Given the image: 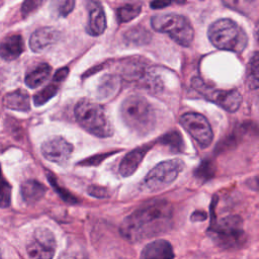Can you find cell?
<instances>
[{"label":"cell","mask_w":259,"mask_h":259,"mask_svg":"<svg viewBox=\"0 0 259 259\" xmlns=\"http://www.w3.org/2000/svg\"><path fill=\"white\" fill-rule=\"evenodd\" d=\"M173 209L167 200H154L137 208L121 223L120 235L136 243L168 231L172 225Z\"/></svg>","instance_id":"cell-1"},{"label":"cell","mask_w":259,"mask_h":259,"mask_svg":"<svg viewBox=\"0 0 259 259\" xmlns=\"http://www.w3.org/2000/svg\"><path fill=\"white\" fill-rule=\"evenodd\" d=\"M120 114L124 123L138 135H148L155 126L154 108L145 97L133 95L125 98L120 107Z\"/></svg>","instance_id":"cell-2"},{"label":"cell","mask_w":259,"mask_h":259,"mask_svg":"<svg viewBox=\"0 0 259 259\" xmlns=\"http://www.w3.org/2000/svg\"><path fill=\"white\" fill-rule=\"evenodd\" d=\"M210 42L220 50L241 53L248 45V35L234 20L222 18L212 22L207 30Z\"/></svg>","instance_id":"cell-3"},{"label":"cell","mask_w":259,"mask_h":259,"mask_svg":"<svg viewBox=\"0 0 259 259\" xmlns=\"http://www.w3.org/2000/svg\"><path fill=\"white\" fill-rule=\"evenodd\" d=\"M78 123L91 135L98 138L112 136L113 128L102 105L88 99H81L74 109Z\"/></svg>","instance_id":"cell-4"},{"label":"cell","mask_w":259,"mask_h":259,"mask_svg":"<svg viewBox=\"0 0 259 259\" xmlns=\"http://www.w3.org/2000/svg\"><path fill=\"white\" fill-rule=\"evenodd\" d=\"M207 233L217 246L225 249L240 247L246 240L243 221L238 215H228L219 221L211 219Z\"/></svg>","instance_id":"cell-5"},{"label":"cell","mask_w":259,"mask_h":259,"mask_svg":"<svg viewBox=\"0 0 259 259\" xmlns=\"http://www.w3.org/2000/svg\"><path fill=\"white\" fill-rule=\"evenodd\" d=\"M152 27L162 33H167L175 42L182 47H189L194 37V29L190 21L177 13H163L151 18Z\"/></svg>","instance_id":"cell-6"},{"label":"cell","mask_w":259,"mask_h":259,"mask_svg":"<svg viewBox=\"0 0 259 259\" xmlns=\"http://www.w3.org/2000/svg\"><path fill=\"white\" fill-rule=\"evenodd\" d=\"M185 164L180 159H171L157 164L142 182V189L156 192L171 185L183 171Z\"/></svg>","instance_id":"cell-7"},{"label":"cell","mask_w":259,"mask_h":259,"mask_svg":"<svg viewBox=\"0 0 259 259\" xmlns=\"http://www.w3.org/2000/svg\"><path fill=\"white\" fill-rule=\"evenodd\" d=\"M191 83L193 88L204 98L218 104L229 112L237 111L242 103V96L236 89L220 90L210 88L198 77L192 78Z\"/></svg>","instance_id":"cell-8"},{"label":"cell","mask_w":259,"mask_h":259,"mask_svg":"<svg viewBox=\"0 0 259 259\" xmlns=\"http://www.w3.org/2000/svg\"><path fill=\"white\" fill-rule=\"evenodd\" d=\"M56 247L54 234L47 228H38L33 232L26 246V252L29 259H53Z\"/></svg>","instance_id":"cell-9"},{"label":"cell","mask_w":259,"mask_h":259,"mask_svg":"<svg viewBox=\"0 0 259 259\" xmlns=\"http://www.w3.org/2000/svg\"><path fill=\"white\" fill-rule=\"evenodd\" d=\"M181 125L202 147H208L213 138V133L208 120L200 113L189 112L181 115Z\"/></svg>","instance_id":"cell-10"},{"label":"cell","mask_w":259,"mask_h":259,"mask_svg":"<svg viewBox=\"0 0 259 259\" xmlns=\"http://www.w3.org/2000/svg\"><path fill=\"white\" fill-rule=\"evenodd\" d=\"M40 151L47 160L53 163L63 164L71 157L73 146L62 137H54L42 143Z\"/></svg>","instance_id":"cell-11"},{"label":"cell","mask_w":259,"mask_h":259,"mask_svg":"<svg viewBox=\"0 0 259 259\" xmlns=\"http://www.w3.org/2000/svg\"><path fill=\"white\" fill-rule=\"evenodd\" d=\"M86 9L88 13L87 32L92 36L102 34L106 28V17L101 3L98 1H87Z\"/></svg>","instance_id":"cell-12"},{"label":"cell","mask_w":259,"mask_h":259,"mask_svg":"<svg viewBox=\"0 0 259 259\" xmlns=\"http://www.w3.org/2000/svg\"><path fill=\"white\" fill-rule=\"evenodd\" d=\"M60 31L54 27H40L31 34L29 39V47L33 52L39 53L56 44L60 39Z\"/></svg>","instance_id":"cell-13"},{"label":"cell","mask_w":259,"mask_h":259,"mask_svg":"<svg viewBox=\"0 0 259 259\" xmlns=\"http://www.w3.org/2000/svg\"><path fill=\"white\" fill-rule=\"evenodd\" d=\"M152 146L144 145L140 148L134 149L130 153H127L121 160L119 164V173L122 177H128L133 175L138 167L140 166L141 162L143 161L144 157L146 156L147 152L151 149Z\"/></svg>","instance_id":"cell-14"},{"label":"cell","mask_w":259,"mask_h":259,"mask_svg":"<svg viewBox=\"0 0 259 259\" xmlns=\"http://www.w3.org/2000/svg\"><path fill=\"white\" fill-rule=\"evenodd\" d=\"M68 74H69V69L68 68L59 69L55 73L52 82L33 96L34 105L35 106H40V105L45 104L46 102H48L51 98H53L57 94L60 84L67 78Z\"/></svg>","instance_id":"cell-15"},{"label":"cell","mask_w":259,"mask_h":259,"mask_svg":"<svg viewBox=\"0 0 259 259\" xmlns=\"http://www.w3.org/2000/svg\"><path fill=\"white\" fill-rule=\"evenodd\" d=\"M174 252L171 244L166 240H155L147 244L142 250L140 259H173Z\"/></svg>","instance_id":"cell-16"},{"label":"cell","mask_w":259,"mask_h":259,"mask_svg":"<svg viewBox=\"0 0 259 259\" xmlns=\"http://www.w3.org/2000/svg\"><path fill=\"white\" fill-rule=\"evenodd\" d=\"M24 50L23 39L20 34H10L0 44V57L5 61L17 59Z\"/></svg>","instance_id":"cell-17"},{"label":"cell","mask_w":259,"mask_h":259,"mask_svg":"<svg viewBox=\"0 0 259 259\" xmlns=\"http://www.w3.org/2000/svg\"><path fill=\"white\" fill-rule=\"evenodd\" d=\"M46 191V186L34 179L25 180L20 186L22 199L28 204H32L40 200L44 197Z\"/></svg>","instance_id":"cell-18"},{"label":"cell","mask_w":259,"mask_h":259,"mask_svg":"<svg viewBox=\"0 0 259 259\" xmlns=\"http://www.w3.org/2000/svg\"><path fill=\"white\" fill-rule=\"evenodd\" d=\"M3 104L6 108L27 112L30 109L29 104V95L26 91L17 89L15 91L7 93L3 97Z\"/></svg>","instance_id":"cell-19"},{"label":"cell","mask_w":259,"mask_h":259,"mask_svg":"<svg viewBox=\"0 0 259 259\" xmlns=\"http://www.w3.org/2000/svg\"><path fill=\"white\" fill-rule=\"evenodd\" d=\"M52 72V68L47 63L38 64L31 71H29L25 76V84L29 88H37L42 83H45L50 77Z\"/></svg>","instance_id":"cell-20"},{"label":"cell","mask_w":259,"mask_h":259,"mask_svg":"<svg viewBox=\"0 0 259 259\" xmlns=\"http://www.w3.org/2000/svg\"><path fill=\"white\" fill-rule=\"evenodd\" d=\"M124 38L127 42H130L132 45L141 46V45L148 44L151 40L152 35L144 27L136 26V27H133V28H131L130 30H127L125 32Z\"/></svg>","instance_id":"cell-21"},{"label":"cell","mask_w":259,"mask_h":259,"mask_svg":"<svg viewBox=\"0 0 259 259\" xmlns=\"http://www.w3.org/2000/svg\"><path fill=\"white\" fill-rule=\"evenodd\" d=\"M258 73H259V57L255 52L251 57L247 68V85L250 89L256 90L258 88Z\"/></svg>","instance_id":"cell-22"},{"label":"cell","mask_w":259,"mask_h":259,"mask_svg":"<svg viewBox=\"0 0 259 259\" xmlns=\"http://www.w3.org/2000/svg\"><path fill=\"white\" fill-rule=\"evenodd\" d=\"M141 10L142 8L140 4H124L116 10L117 20L120 23L128 22L135 19L141 13Z\"/></svg>","instance_id":"cell-23"},{"label":"cell","mask_w":259,"mask_h":259,"mask_svg":"<svg viewBox=\"0 0 259 259\" xmlns=\"http://www.w3.org/2000/svg\"><path fill=\"white\" fill-rule=\"evenodd\" d=\"M160 142L166 146H169L173 151L181 152L184 149V142L182 136L177 131H172L161 137Z\"/></svg>","instance_id":"cell-24"},{"label":"cell","mask_w":259,"mask_h":259,"mask_svg":"<svg viewBox=\"0 0 259 259\" xmlns=\"http://www.w3.org/2000/svg\"><path fill=\"white\" fill-rule=\"evenodd\" d=\"M47 176H48V180L51 183V185L53 186V188L55 189V191L60 195V197L66 201L67 203H71V204H76L78 203V199L72 194L70 193L66 188L61 187V185L58 183L57 178L50 172H47Z\"/></svg>","instance_id":"cell-25"},{"label":"cell","mask_w":259,"mask_h":259,"mask_svg":"<svg viewBox=\"0 0 259 259\" xmlns=\"http://www.w3.org/2000/svg\"><path fill=\"white\" fill-rule=\"evenodd\" d=\"M11 202V185L2 174L0 166V207L5 208Z\"/></svg>","instance_id":"cell-26"},{"label":"cell","mask_w":259,"mask_h":259,"mask_svg":"<svg viewBox=\"0 0 259 259\" xmlns=\"http://www.w3.org/2000/svg\"><path fill=\"white\" fill-rule=\"evenodd\" d=\"M118 80L113 76H104L101 80V84L99 86V94L100 98H107L111 94L114 93V90L117 89Z\"/></svg>","instance_id":"cell-27"},{"label":"cell","mask_w":259,"mask_h":259,"mask_svg":"<svg viewBox=\"0 0 259 259\" xmlns=\"http://www.w3.org/2000/svg\"><path fill=\"white\" fill-rule=\"evenodd\" d=\"M213 171L214 170L212 168V165H211L210 161H203L199 165V167L196 169L195 175H196V177H198L202 180H206V179H209L212 176Z\"/></svg>","instance_id":"cell-28"},{"label":"cell","mask_w":259,"mask_h":259,"mask_svg":"<svg viewBox=\"0 0 259 259\" xmlns=\"http://www.w3.org/2000/svg\"><path fill=\"white\" fill-rule=\"evenodd\" d=\"M112 154H113L112 152L105 153V154H98V155H95V156H93L91 158H87V159L81 161L79 163V165H82V166H96V165L100 164L105 158L109 157Z\"/></svg>","instance_id":"cell-29"},{"label":"cell","mask_w":259,"mask_h":259,"mask_svg":"<svg viewBox=\"0 0 259 259\" xmlns=\"http://www.w3.org/2000/svg\"><path fill=\"white\" fill-rule=\"evenodd\" d=\"M87 192L89 195L96 197V198H105V197L109 196L108 190L101 186H95V185L89 186L87 189Z\"/></svg>","instance_id":"cell-30"},{"label":"cell","mask_w":259,"mask_h":259,"mask_svg":"<svg viewBox=\"0 0 259 259\" xmlns=\"http://www.w3.org/2000/svg\"><path fill=\"white\" fill-rule=\"evenodd\" d=\"M75 6V1L69 0V1H62L58 3V14L60 16H67L74 8Z\"/></svg>","instance_id":"cell-31"},{"label":"cell","mask_w":259,"mask_h":259,"mask_svg":"<svg viewBox=\"0 0 259 259\" xmlns=\"http://www.w3.org/2000/svg\"><path fill=\"white\" fill-rule=\"evenodd\" d=\"M41 4H42V1H31V0H29V1L23 2L22 7H21L22 15L25 16L27 14H30L31 12L36 10Z\"/></svg>","instance_id":"cell-32"},{"label":"cell","mask_w":259,"mask_h":259,"mask_svg":"<svg viewBox=\"0 0 259 259\" xmlns=\"http://www.w3.org/2000/svg\"><path fill=\"white\" fill-rule=\"evenodd\" d=\"M170 4H171V2H169V1H153V2L150 3V6L153 9H160V8L166 7Z\"/></svg>","instance_id":"cell-33"},{"label":"cell","mask_w":259,"mask_h":259,"mask_svg":"<svg viewBox=\"0 0 259 259\" xmlns=\"http://www.w3.org/2000/svg\"><path fill=\"white\" fill-rule=\"evenodd\" d=\"M206 219V213L200 210H196L191 214V221H204Z\"/></svg>","instance_id":"cell-34"},{"label":"cell","mask_w":259,"mask_h":259,"mask_svg":"<svg viewBox=\"0 0 259 259\" xmlns=\"http://www.w3.org/2000/svg\"><path fill=\"white\" fill-rule=\"evenodd\" d=\"M61 259H85V258L80 254L73 255V253H72V254H66V255L64 254V256Z\"/></svg>","instance_id":"cell-35"},{"label":"cell","mask_w":259,"mask_h":259,"mask_svg":"<svg viewBox=\"0 0 259 259\" xmlns=\"http://www.w3.org/2000/svg\"><path fill=\"white\" fill-rule=\"evenodd\" d=\"M0 259H3V256H2V253H1V251H0Z\"/></svg>","instance_id":"cell-36"}]
</instances>
